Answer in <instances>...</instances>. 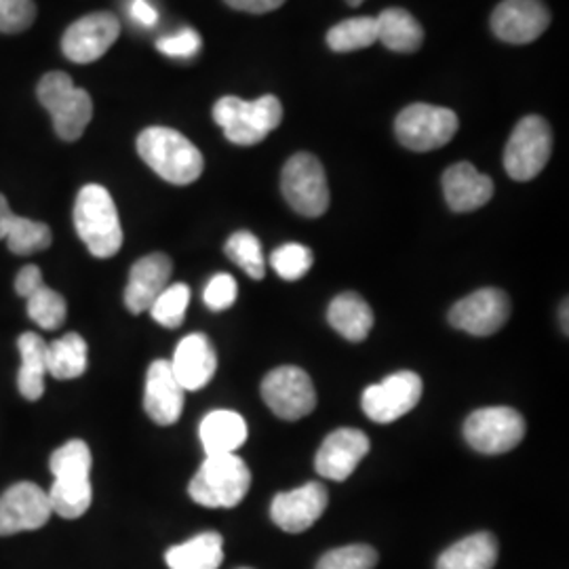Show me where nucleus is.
Listing matches in <instances>:
<instances>
[{"label":"nucleus","instance_id":"1","mask_svg":"<svg viewBox=\"0 0 569 569\" xmlns=\"http://www.w3.org/2000/svg\"><path fill=\"white\" fill-rule=\"evenodd\" d=\"M91 449L81 439H72L51 453L49 468L56 481L47 496L51 510L63 519H79L91 507Z\"/></svg>","mask_w":569,"mask_h":569},{"label":"nucleus","instance_id":"2","mask_svg":"<svg viewBox=\"0 0 569 569\" xmlns=\"http://www.w3.org/2000/svg\"><path fill=\"white\" fill-rule=\"evenodd\" d=\"M138 152L143 163L159 173L164 182L186 186L197 182L203 173L201 150L180 131L169 127L143 129L138 138Z\"/></svg>","mask_w":569,"mask_h":569},{"label":"nucleus","instance_id":"3","mask_svg":"<svg viewBox=\"0 0 569 569\" xmlns=\"http://www.w3.org/2000/svg\"><path fill=\"white\" fill-rule=\"evenodd\" d=\"M74 226L82 243L96 258H112L122 247L117 204L100 183L84 186L74 204Z\"/></svg>","mask_w":569,"mask_h":569},{"label":"nucleus","instance_id":"4","mask_svg":"<svg viewBox=\"0 0 569 569\" xmlns=\"http://www.w3.org/2000/svg\"><path fill=\"white\" fill-rule=\"evenodd\" d=\"M251 488V472L237 453L207 456L188 486L190 498L207 509H234Z\"/></svg>","mask_w":569,"mask_h":569},{"label":"nucleus","instance_id":"5","mask_svg":"<svg viewBox=\"0 0 569 569\" xmlns=\"http://www.w3.org/2000/svg\"><path fill=\"white\" fill-rule=\"evenodd\" d=\"M213 119L224 129V136L239 146H256L266 140L283 121V106L279 98L264 96L256 102L241 98H222L213 106Z\"/></svg>","mask_w":569,"mask_h":569},{"label":"nucleus","instance_id":"6","mask_svg":"<svg viewBox=\"0 0 569 569\" xmlns=\"http://www.w3.org/2000/svg\"><path fill=\"white\" fill-rule=\"evenodd\" d=\"M39 102L53 117V127L61 140L77 142L93 117L91 96L74 87L66 72H49L39 82Z\"/></svg>","mask_w":569,"mask_h":569},{"label":"nucleus","instance_id":"7","mask_svg":"<svg viewBox=\"0 0 569 569\" xmlns=\"http://www.w3.org/2000/svg\"><path fill=\"white\" fill-rule=\"evenodd\" d=\"M458 117L449 108L411 103L395 121L397 140L413 152H430L451 142L458 131Z\"/></svg>","mask_w":569,"mask_h":569},{"label":"nucleus","instance_id":"8","mask_svg":"<svg viewBox=\"0 0 569 569\" xmlns=\"http://www.w3.org/2000/svg\"><path fill=\"white\" fill-rule=\"evenodd\" d=\"M552 152V131L542 117H526L510 133L505 150V169L512 180L529 182L547 163Z\"/></svg>","mask_w":569,"mask_h":569},{"label":"nucleus","instance_id":"9","mask_svg":"<svg viewBox=\"0 0 569 569\" xmlns=\"http://www.w3.org/2000/svg\"><path fill=\"white\" fill-rule=\"evenodd\" d=\"M281 188L284 201L305 218H319L329 207L326 169L308 152H298L284 163Z\"/></svg>","mask_w":569,"mask_h":569},{"label":"nucleus","instance_id":"10","mask_svg":"<svg viewBox=\"0 0 569 569\" xmlns=\"http://www.w3.org/2000/svg\"><path fill=\"white\" fill-rule=\"evenodd\" d=\"M465 437L468 446L481 453H507L523 441L526 420L512 407H483L468 416Z\"/></svg>","mask_w":569,"mask_h":569},{"label":"nucleus","instance_id":"11","mask_svg":"<svg viewBox=\"0 0 569 569\" xmlns=\"http://www.w3.org/2000/svg\"><path fill=\"white\" fill-rule=\"evenodd\" d=\"M262 399L274 416L287 422L302 420L317 407L312 380L300 367L272 369L262 382Z\"/></svg>","mask_w":569,"mask_h":569},{"label":"nucleus","instance_id":"12","mask_svg":"<svg viewBox=\"0 0 569 569\" xmlns=\"http://www.w3.org/2000/svg\"><path fill=\"white\" fill-rule=\"evenodd\" d=\"M422 378L413 371H397L380 385L366 388L361 406L367 418L378 425H390L403 418L422 399Z\"/></svg>","mask_w":569,"mask_h":569},{"label":"nucleus","instance_id":"13","mask_svg":"<svg viewBox=\"0 0 569 569\" xmlns=\"http://www.w3.org/2000/svg\"><path fill=\"white\" fill-rule=\"evenodd\" d=\"M510 317L509 296L502 289L486 287L456 302L449 310V323L470 336H493L507 326Z\"/></svg>","mask_w":569,"mask_h":569},{"label":"nucleus","instance_id":"14","mask_svg":"<svg viewBox=\"0 0 569 569\" xmlns=\"http://www.w3.org/2000/svg\"><path fill=\"white\" fill-rule=\"evenodd\" d=\"M119 34L121 21L117 20V16L108 11L89 13L66 30L61 49L63 56L74 63H91L106 56Z\"/></svg>","mask_w":569,"mask_h":569},{"label":"nucleus","instance_id":"15","mask_svg":"<svg viewBox=\"0 0 569 569\" xmlns=\"http://www.w3.org/2000/svg\"><path fill=\"white\" fill-rule=\"evenodd\" d=\"M51 502L37 483L21 481L0 496V536L41 529L51 519Z\"/></svg>","mask_w":569,"mask_h":569},{"label":"nucleus","instance_id":"16","mask_svg":"<svg viewBox=\"0 0 569 569\" xmlns=\"http://www.w3.org/2000/svg\"><path fill=\"white\" fill-rule=\"evenodd\" d=\"M549 26V7L542 0H502L491 16L493 34L510 44L533 42Z\"/></svg>","mask_w":569,"mask_h":569},{"label":"nucleus","instance_id":"17","mask_svg":"<svg viewBox=\"0 0 569 569\" xmlns=\"http://www.w3.org/2000/svg\"><path fill=\"white\" fill-rule=\"evenodd\" d=\"M327 502V489L317 481H310L302 488L279 493L272 500L270 517L287 533H302L323 517Z\"/></svg>","mask_w":569,"mask_h":569},{"label":"nucleus","instance_id":"18","mask_svg":"<svg viewBox=\"0 0 569 569\" xmlns=\"http://www.w3.org/2000/svg\"><path fill=\"white\" fill-rule=\"evenodd\" d=\"M369 451V437L359 428L333 430L315 458V468L331 481H346Z\"/></svg>","mask_w":569,"mask_h":569},{"label":"nucleus","instance_id":"19","mask_svg":"<svg viewBox=\"0 0 569 569\" xmlns=\"http://www.w3.org/2000/svg\"><path fill=\"white\" fill-rule=\"evenodd\" d=\"M182 385L176 380L169 361H154L146 373L143 409L148 418L161 427L176 425L183 411Z\"/></svg>","mask_w":569,"mask_h":569},{"label":"nucleus","instance_id":"20","mask_svg":"<svg viewBox=\"0 0 569 569\" xmlns=\"http://www.w3.org/2000/svg\"><path fill=\"white\" fill-rule=\"evenodd\" d=\"M169 363L183 390H201L216 376L218 355L204 333H190L178 345Z\"/></svg>","mask_w":569,"mask_h":569},{"label":"nucleus","instance_id":"21","mask_svg":"<svg viewBox=\"0 0 569 569\" xmlns=\"http://www.w3.org/2000/svg\"><path fill=\"white\" fill-rule=\"evenodd\" d=\"M173 272V262L164 253H150L131 266L129 283L124 289V305L133 315L150 310L152 302L163 293Z\"/></svg>","mask_w":569,"mask_h":569},{"label":"nucleus","instance_id":"22","mask_svg":"<svg viewBox=\"0 0 569 569\" xmlns=\"http://www.w3.org/2000/svg\"><path fill=\"white\" fill-rule=\"evenodd\" d=\"M443 192L449 209L468 213L481 209L493 197V182L470 163H456L443 173Z\"/></svg>","mask_w":569,"mask_h":569},{"label":"nucleus","instance_id":"23","mask_svg":"<svg viewBox=\"0 0 569 569\" xmlns=\"http://www.w3.org/2000/svg\"><path fill=\"white\" fill-rule=\"evenodd\" d=\"M0 239H4L16 256H30L44 251L53 243L51 228L42 222L16 216L7 203L4 194H0Z\"/></svg>","mask_w":569,"mask_h":569},{"label":"nucleus","instance_id":"24","mask_svg":"<svg viewBox=\"0 0 569 569\" xmlns=\"http://www.w3.org/2000/svg\"><path fill=\"white\" fill-rule=\"evenodd\" d=\"M199 435L207 456L234 453L247 441V422L237 411L216 409L204 416Z\"/></svg>","mask_w":569,"mask_h":569},{"label":"nucleus","instance_id":"25","mask_svg":"<svg viewBox=\"0 0 569 569\" xmlns=\"http://www.w3.org/2000/svg\"><path fill=\"white\" fill-rule=\"evenodd\" d=\"M164 561L169 569H218L224 561V538L218 531H203L167 550Z\"/></svg>","mask_w":569,"mask_h":569},{"label":"nucleus","instance_id":"26","mask_svg":"<svg viewBox=\"0 0 569 569\" xmlns=\"http://www.w3.org/2000/svg\"><path fill=\"white\" fill-rule=\"evenodd\" d=\"M327 321L346 340L363 342L373 327V312L359 293L346 291L329 305Z\"/></svg>","mask_w":569,"mask_h":569},{"label":"nucleus","instance_id":"27","mask_svg":"<svg viewBox=\"0 0 569 569\" xmlns=\"http://www.w3.org/2000/svg\"><path fill=\"white\" fill-rule=\"evenodd\" d=\"M498 561V540L479 531L451 545L437 561V569H493Z\"/></svg>","mask_w":569,"mask_h":569},{"label":"nucleus","instance_id":"28","mask_svg":"<svg viewBox=\"0 0 569 569\" xmlns=\"http://www.w3.org/2000/svg\"><path fill=\"white\" fill-rule=\"evenodd\" d=\"M378 41L397 53H416L425 42V30L406 9H385L378 18Z\"/></svg>","mask_w":569,"mask_h":569},{"label":"nucleus","instance_id":"29","mask_svg":"<svg viewBox=\"0 0 569 569\" xmlns=\"http://www.w3.org/2000/svg\"><path fill=\"white\" fill-rule=\"evenodd\" d=\"M21 369L18 378L21 397L39 401L44 392L47 376V342L37 333H23L20 338Z\"/></svg>","mask_w":569,"mask_h":569},{"label":"nucleus","instance_id":"30","mask_svg":"<svg viewBox=\"0 0 569 569\" xmlns=\"http://www.w3.org/2000/svg\"><path fill=\"white\" fill-rule=\"evenodd\" d=\"M89 366V348L79 333H68L47 345V373L56 380L81 378Z\"/></svg>","mask_w":569,"mask_h":569},{"label":"nucleus","instance_id":"31","mask_svg":"<svg viewBox=\"0 0 569 569\" xmlns=\"http://www.w3.org/2000/svg\"><path fill=\"white\" fill-rule=\"evenodd\" d=\"M378 41L376 18H352L333 26L327 32V44L336 53H350L366 49Z\"/></svg>","mask_w":569,"mask_h":569},{"label":"nucleus","instance_id":"32","mask_svg":"<svg viewBox=\"0 0 569 569\" xmlns=\"http://www.w3.org/2000/svg\"><path fill=\"white\" fill-rule=\"evenodd\" d=\"M226 256L237 266H241L244 272L251 279L262 281L266 277L264 253H262V243L258 241L256 234L239 230L234 232L228 243H226Z\"/></svg>","mask_w":569,"mask_h":569},{"label":"nucleus","instance_id":"33","mask_svg":"<svg viewBox=\"0 0 569 569\" xmlns=\"http://www.w3.org/2000/svg\"><path fill=\"white\" fill-rule=\"evenodd\" d=\"M26 302H28V317L42 329L53 331L66 321L68 305L63 296L47 284H41Z\"/></svg>","mask_w":569,"mask_h":569},{"label":"nucleus","instance_id":"34","mask_svg":"<svg viewBox=\"0 0 569 569\" xmlns=\"http://www.w3.org/2000/svg\"><path fill=\"white\" fill-rule=\"evenodd\" d=\"M188 305H190L188 284H167L163 293L150 306V315L159 326L176 329V327L182 326Z\"/></svg>","mask_w":569,"mask_h":569},{"label":"nucleus","instance_id":"35","mask_svg":"<svg viewBox=\"0 0 569 569\" xmlns=\"http://www.w3.org/2000/svg\"><path fill=\"white\" fill-rule=\"evenodd\" d=\"M270 264L284 281H298L312 268V251L306 244H281L272 251Z\"/></svg>","mask_w":569,"mask_h":569},{"label":"nucleus","instance_id":"36","mask_svg":"<svg viewBox=\"0 0 569 569\" xmlns=\"http://www.w3.org/2000/svg\"><path fill=\"white\" fill-rule=\"evenodd\" d=\"M378 566V552L369 545H350L326 552L317 569H373Z\"/></svg>","mask_w":569,"mask_h":569},{"label":"nucleus","instance_id":"37","mask_svg":"<svg viewBox=\"0 0 569 569\" xmlns=\"http://www.w3.org/2000/svg\"><path fill=\"white\" fill-rule=\"evenodd\" d=\"M37 20L34 0H0V32L18 34Z\"/></svg>","mask_w":569,"mask_h":569},{"label":"nucleus","instance_id":"38","mask_svg":"<svg viewBox=\"0 0 569 569\" xmlns=\"http://www.w3.org/2000/svg\"><path fill=\"white\" fill-rule=\"evenodd\" d=\"M237 293H239V284L234 281V277L220 272L204 287V305L211 310H226L237 302Z\"/></svg>","mask_w":569,"mask_h":569},{"label":"nucleus","instance_id":"39","mask_svg":"<svg viewBox=\"0 0 569 569\" xmlns=\"http://www.w3.org/2000/svg\"><path fill=\"white\" fill-rule=\"evenodd\" d=\"M201 44H203V41H201L199 32L192 30V28H186V30L173 34V37L159 39V41H157V49H159L161 53H164V56H169V58L188 60V58H192V56L199 53Z\"/></svg>","mask_w":569,"mask_h":569},{"label":"nucleus","instance_id":"40","mask_svg":"<svg viewBox=\"0 0 569 569\" xmlns=\"http://www.w3.org/2000/svg\"><path fill=\"white\" fill-rule=\"evenodd\" d=\"M41 284H44L42 283L41 268L34 264L23 266L16 279V291H18V296L28 300Z\"/></svg>","mask_w":569,"mask_h":569},{"label":"nucleus","instance_id":"41","mask_svg":"<svg viewBox=\"0 0 569 569\" xmlns=\"http://www.w3.org/2000/svg\"><path fill=\"white\" fill-rule=\"evenodd\" d=\"M228 7L237 9V11H244V13H256L262 16L268 11H274L283 4L284 0H224Z\"/></svg>","mask_w":569,"mask_h":569},{"label":"nucleus","instance_id":"42","mask_svg":"<svg viewBox=\"0 0 569 569\" xmlns=\"http://www.w3.org/2000/svg\"><path fill=\"white\" fill-rule=\"evenodd\" d=\"M131 18L140 21L146 28H152L159 21V13H157V9L148 0H133L131 2Z\"/></svg>","mask_w":569,"mask_h":569},{"label":"nucleus","instance_id":"43","mask_svg":"<svg viewBox=\"0 0 569 569\" xmlns=\"http://www.w3.org/2000/svg\"><path fill=\"white\" fill-rule=\"evenodd\" d=\"M561 310H563V331H566V333H568V329H569V326H568V302H566V305H563V308H561Z\"/></svg>","mask_w":569,"mask_h":569},{"label":"nucleus","instance_id":"44","mask_svg":"<svg viewBox=\"0 0 569 569\" xmlns=\"http://www.w3.org/2000/svg\"><path fill=\"white\" fill-rule=\"evenodd\" d=\"M350 7H359V4H363L366 0H346Z\"/></svg>","mask_w":569,"mask_h":569},{"label":"nucleus","instance_id":"45","mask_svg":"<svg viewBox=\"0 0 569 569\" xmlns=\"http://www.w3.org/2000/svg\"><path fill=\"white\" fill-rule=\"evenodd\" d=\"M241 569H249V568H241Z\"/></svg>","mask_w":569,"mask_h":569}]
</instances>
